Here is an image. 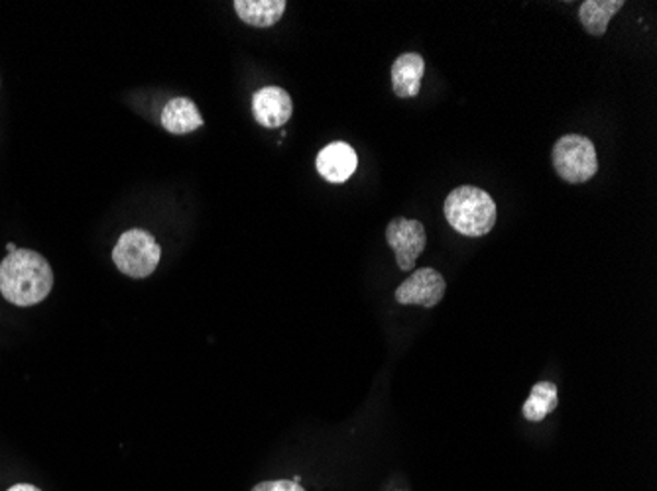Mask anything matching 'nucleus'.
<instances>
[{
    "label": "nucleus",
    "mask_w": 657,
    "mask_h": 491,
    "mask_svg": "<svg viewBox=\"0 0 657 491\" xmlns=\"http://www.w3.org/2000/svg\"><path fill=\"white\" fill-rule=\"evenodd\" d=\"M53 287V271L48 260L34 250H16L0 263V293L16 307L44 302Z\"/></svg>",
    "instance_id": "1"
},
{
    "label": "nucleus",
    "mask_w": 657,
    "mask_h": 491,
    "mask_svg": "<svg viewBox=\"0 0 657 491\" xmlns=\"http://www.w3.org/2000/svg\"><path fill=\"white\" fill-rule=\"evenodd\" d=\"M446 219L463 236H485L495 229V199L486 191L473 185L457 187L447 197Z\"/></svg>",
    "instance_id": "2"
},
{
    "label": "nucleus",
    "mask_w": 657,
    "mask_h": 491,
    "mask_svg": "<svg viewBox=\"0 0 657 491\" xmlns=\"http://www.w3.org/2000/svg\"><path fill=\"white\" fill-rule=\"evenodd\" d=\"M160 256H162V248L158 241L150 232L142 231V229L124 232L112 250L114 266L124 275L134 278V280H144V278L153 275L160 263Z\"/></svg>",
    "instance_id": "3"
},
{
    "label": "nucleus",
    "mask_w": 657,
    "mask_h": 491,
    "mask_svg": "<svg viewBox=\"0 0 657 491\" xmlns=\"http://www.w3.org/2000/svg\"><path fill=\"white\" fill-rule=\"evenodd\" d=\"M553 168L567 183H587L597 175L598 160L595 144L587 136L567 134L553 146Z\"/></svg>",
    "instance_id": "4"
},
{
    "label": "nucleus",
    "mask_w": 657,
    "mask_h": 491,
    "mask_svg": "<svg viewBox=\"0 0 657 491\" xmlns=\"http://www.w3.org/2000/svg\"><path fill=\"white\" fill-rule=\"evenodd\" d=\"M386 242L394 250L398 268L402 271L414 270L415 261L427 244L425 226L419 221L398 217L386 229Z\"/></svg>",
    "instance_id": "5"
},
{
    "label": "nucleus",
    "mask_w": 657,
    "mask_h": 491,
    "mask_svg": "<svg viewBox=\"0 0 657 491\" xmlns=\"http://www.w3.org/2000/svg\"><path fill=\"white\" fill-rule=\"evenodd\" d=\"M446 297V280L434 268H422L414 271L407 280L396 290V302L400 305H419L431 309Z\"/></svg>",
    "instance_id": "6"
},
{
    "label": "nucleus",
    "mask_w": 657,
    "mask_h": 491,
    "mask_svg": "<svg viewBox=\"0 0 657 491\" xmlns=\"http://www.w3.org/2000/svg\"><path fill=\"white\" fill-rule=\"evenodd\" d=\"M253 112L254 119L264 128H280L292 119L294 105L288 90L282 87H264L254 93Z\"/></svg>",
    "instance_id": "7"
},
{
    "label": "nucleus",
    "mask_w": 657,
    "mask_h": 491,
    "mask_svg": "<svg viewBox=\"0 0 657 491\" xmlns=\"http://www.w3.org/2000/svg\"><path fill=\"white\" fill-rule=\"evenodd\" d=\"M315 168L325 181L344 183V181L351 180V175L358 168V156L349 144L333 142L319 151V156L315 160Z\"/></svg>",
    "instance_id": "8"
},
{
    "label": "nucleus",
    "mask_w": 657,
    "mask_h": 491,
    "mask_svg": "<svg viewBox=\"0 0 657 491\" xmlns=\"http://www.w3.org/2000/svg\"><path fill=\"white\" fill-rule=\"evenodd\" d=\"M425 61L419 53H402L392 65V89L400 99H414L422 89Z\"/></svg>",
    "instance_id": "9"
},
{
    "label": "nucleus",
    "mask_w": 657,
    "mask_h": 491,
    "mask_svg": "<svg viewBox=\"0 0 657 491\" xmlns=\"http://www.w3.org/2000/svg\"><path fill=\"white\" fill-rule=\"evenodd\" d=\"M283 0H236L234 11L239 19L254 28H270L285 12Z\"/></svg>",
    "instance_id": "10"
},
{
    "label": "nucleus",
    "mask_w": 657,
    "mask_h": 491,
    "mask_svg": "<svg viewBox=\"0 0 657 491\" xmlns=\"http://www.w3.org/2000/svg\"><path fill=\"white\" fill-rule=\"evenodd\" d=\"M162 126L170 134H190L202 128L203 119L195 102L190 99H173L163 107Z\"/></svg>",
    "instance_id": "11"
},
{
    "label": "nucleus",
    "mask_w": 657,
    "mask_h": 491,
    "mask_svg": "<svg viewBox=\"0 0 657 491\" xmlns=\"http://www.w3.org/2000/svg\"><path fill=\"white\" fill-rule=\"evenodd\" d=\"M622 7L624 0H587L579 9V19L591 36H603Z\"/></svg>",
    "instance_id": "12"
},
{
    "label": "nucleus",
    "mask_w": 657,
    "mask_h": 491,
    "mask_svg": "<svg viewBox=\"0 0 657 491\" xmlns=\"http://www.w3.org/2000/svg\"><path fill=\"white\" fill-rule=\"evenodd\" d=\"M557 405H559V397H557L556 383L539 381L532 388L522 412L527 421L539 422L544 421L549 413L556 412Z\"/></svg>",
    "instance_id": "13"
},
{
    "label": "nucleus",
    "mask_w": 657,
    "mask_h": 491,
    "mask_svg": "<svg viewBox=\"0 0 657 491\" xmlns=\"http://www.w3.org/2000/svg\"><path fill=\"white\" fill-rule=\"evenodd\" d=\"M253 491H305L302 486H300V481L295 480H273V481H263V483H258L256 488H253Z\"/></svg>",
    "instance_id": "14"
},
{
    "label": "nucleus",
    "mask_w": 657,
    "mask_h": 491,
    "mask_svg": "<svg viewBox=\"0 0 657 491\" xmlns=\"http://www.w3.org/2000/svg\"><path fill=\"white\" fill-rule=\"evenodd\" d=\"M7 491H41L36 488V486H32V483H16V486H12L11 490Z\"/></svg>",
    "instance_id": "15"
},
{
    "label": "nucleus",
    "mask_w": 657,
    "mask_h": 491,
    "mask_svg": "<svg viewBox=\"0 0 657 491\" xmlns=\"http://www.w3.org/2000/svg\"><path fill=\"white\" fill-rule=\"evenodd\" d=\"M7 250H9V254H12V251L16 250V246H14V244H7Z\"/></svg>",
    "instance_id": "16"
}]
</instances>
